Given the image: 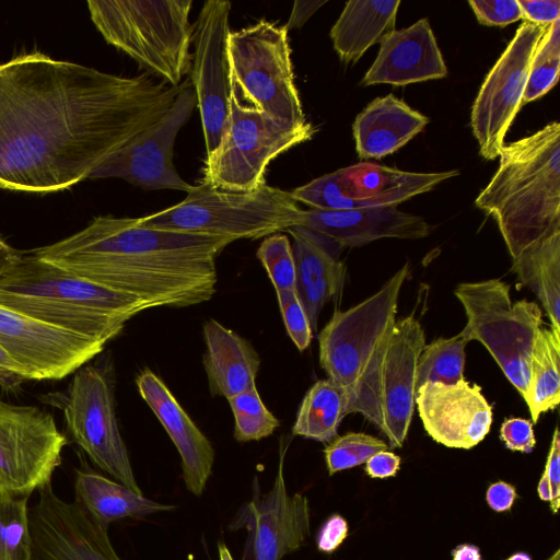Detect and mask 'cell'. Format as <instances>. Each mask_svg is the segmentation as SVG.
<instances>
[{"label":"cell","mask_w":560,"mask_h":560,"mask_svg":"<svg viewBox=\"0 0 560 560\" xmlns=\"http://www.w3.org/2000/svg\"><path fill=\"white\" fill-rule=\"evenodd\" d=\"M203 366L210 393L226 399L256 383L260 357L252 343L215 319L203 325Z\"/></svg>","instance_id":"cell-27"},{"label":"cell","mask_w":560,"mask_h":560,"mask_svg":"<svg viewBox=\"0 0 560 560\" xmlns=\"http://www.w3.org/2000/svg\"><path fill=\"white\" fill-rule=\"evenodd\" d=\"M197 107L190 79L167 112L107 158L89 178H122L145 190L173 189L189 192L194 185L184 180L173 163L174 144L179 130Z\"/></svg>","instance_id":"cell-15"},{"label":"cell","mask_w":560,"mask_h":560,"mask_svg":"<svg viewBox=\"0 0 560 560\" xmlns=\"http://www.w3.org/2000/svg\"><path fill=\"white\" fill-rule=\"evenodd\" d=\"M1 388V387H0ZM0 399H1V390H0Z\"/></svg>","instance_id":"cell-54"},{"label":"cell","mask_w":560,"mask_h":560,"mask_svg":"<svg viewBox=\"0 0 560 560\" xmlns=\"http://www.w3.org/2000/svg\"><path fill=\"white\" fill-rule=\"evenodd\" d=\"M408 275L405 265L370 298L335 311L318 335L320 366L345 390L348 413L359 412L378 429L380 372Z\"/></svg>","instance_id":"cell-5"},{"label":"cell","mask_w":560,"mask_h":560,"mask_svg":"<svg viewBox=\"0 0 560 560\" xmlns=\"http://www.w3.org/2000/svg\"><path fill=\"white\" fill-rule=\"evenodd\" d=\"M27 497L0 494V560H32Z\"/></svg>","instance_id":"cell-34"},{"label":"cell","mask_w":560,"mask_h":560,"mask_svg":"<svg viewBox=\"0 0 560 560\" xmlns=\"http://www.w3.org/2000/svg\"><path fill=\"white\" fill-rule=\"evenodd\" d=\"M231 238L145 228L138 218L100 215L81 231L30 250L75 276L139 299L149 308L211 300L215 260Z\"/></svg>","instance_id":"cell-2"},{"label":"cell","mask_w":560,"mask_h":560,"mask_svg":"<svg viewBox=\"0 0 560 560\" xmlns=\"http://www.w3.org/2000/svg\"><path fill=\"white\" fill-rule=\"evenodd\" d=\"M500 439L505 447L522 453H530L536 446L533 422L523 418L505 419L500 429Z\"/></svg>","instance_id":"cell-42"},{"label":"cell","mask_w":560,"mask_h":560,"mask_svg":"<svg viewBox=\"0 0 560 560\" xmlns=\"http://www.w3.org/2000/svg\"><path fill=\"white\" fill-rule=\"evenodd\" d=\"M451 553L453 560H482L480 549L472 544H460Z\"/></svg>","instance_id":"cell-49"},{"label":"cell","mask_w":560,"mask_h":560,"mask_svg":"<svg viewBox=\"0 0 560 560\" xmlns=\"http://www.w3.org/2000/svg\"><path fill=\"white\" fill-rule=\"evenodd\" d=\"M61 408L70 434L93 464L143 495L118 428L114 392L106 374L93 365L77 370Z\"/></svg>","instance_id":"cell-11"},{"label":"cell","mask_w":560,"mask_h":560,"mask_svg":"<svg viewBox=\"0 0 560 560\" xmlns=\"http://www.w3.org/2000/svg\"><path fill=\"white\" fill-rule=\"evenodd\" d=\"M21 254V252L13 248L0 237V273L11 266Z\"/></svg>","instance_id":"cell-50"},{"label":"cell","mask_w":560,"mask_h":560,"mask_svg":"<svg viewBox=\"0 0 560 560\" xmlns=\"http://www.w3.org/2000/svg\"><path fill=\"white\" fill-rule=\"evenodd\" d=\"M468 4L478 22L486 26L504 27L524 19L517 0H472Z\"/></svg>","instance_id":"cell-41"},{"label":"cell","mask_w":560,"mask_h":560,"mask_svg":"<svg viewBox=\"0 0 560 560\" xmlns=\"http://www.w3.org/2000/svg\"><path fill=\"white\" fill-rule=\"evenodd\" d=\"M106 343L33 319L0 304V347L27 380H59L79 370Z\"/></svg>","instance_id":"cell-18"},{"label":"cell","mask_w":560,"mask_h":560,"mask_svg":"<svg viewBox=\"0 0 560 560\" xmlns=\"http://www.w3.org/2000/svg\"><path fill=\"white\" fill-rule=\"evenodd\" d=\"M30 508L32 560H120L107 529L78 503L61 499L51 482Z\"/></svg>","instance_id":"cell-19"},{"label":"cell","mask_w":560,"mask_h":560,"mask_svg":"<svg viewBox=\"0 0 560 560\" xmlns=\"http://www.w3.org/2000/svg\"><path fill=\"white\" fill-rule=\"evenodd\" d=\"M415 402L427 433L446 447L472 448L491 429V405L481 387L465 378L425 383L416 390Z\"/></svg>","instance_id":"cell-21"},{"label":"cell","mask_w":560,"mask_h":560,"mask_svg":"<svg viewBox=\"0 0 560 560\" xmlns=\"http://www.w3.org/2000/svg\"><path fill=\"white\" fill-rule=\"evenodd\" d=\"M467 343L458 334L424 345L418 358L416 390L429 382L455 384L463 380Z\"/></svg>","instance_id":"cell-33"},{"label":"cell","mask_w":560,"mask_h":560,"mask_svg":"<svg viewBox=\"0 0 560 560\" xmlns=\"http://www.w3.org/2000/svg\"><path fill=\"white\" fill-rule=\"evenodd\" d=\"M28 381L20 365L0 347V387L13 388Z\"/></svg>","instance_id":"cell-47"},{"label":"cell","mask_w":560,"mask_h":560,"mask_svg":"<svg viewBox=\"0 0 560 560\" xmlns=\"http://www.w3.org/2000/svg\"><path fill=\"white\" fill-rule=\"evenodd\" d=\"M182 88L38 51L0 63V188L45 195L89 178L156 122Z\"/></svg>","instance_id":"cell-1"},{"label":"cell","mask_w":560,"mask_h":560,"mask_svg":"<svg viewBox=\"0 0 560 560\" xmlns=\"http://www.w3.org/2000/svg\"><path fill=\"white\" fill-rule=\"evenodd\" d=\"M66 444L50 412L0 399V494L28 497L51 482Z\"/></svg>","instance_id":"cell-13"},{"label":"cell","mask_w":560,"mask_h":560,"mask_svg":"<svg viewBox=\"0 0 560 560\" xmlns=\"http://www.w3.org/2000/svg\"><path fill=\"white\" fill-rule=\"evenodd\" d=\"M302 210L290 191L266 182L252 190L230 191L200 182L179 203L138 218L140 225L175 232L257 240L302 225Z\"/></svg>","instance_id":"cell-7"},{"label":"cell","mask_w":560,"mask_h":560,"mask_svg":"<svg viewBox=\"0 0 560 560\" xmlns=\"http://www.w3.org/2000/svg\"><path fill=\"white\" fill-rule=\"evenodd\" d=\"M459 174L406 172L371 162H360L317 177L290 191L296 202L315 210L342 211L392 208L429 192Z\"/></svg>","instance_id":"cell-12"},{"label":"cell","mask_w":560,"mask_h":560,"mask_svg":"<svg viewBox=\"0 0 560 560\" xmlns=\"http://www.w3.org/2000/svg\"><path fill=\"white\" fill-rule=\"evenodd\" d=\"M425 345L421 324L412 316L396 322L378 378L381 432L390 448L401 447L415 410L418 358Z\"/></svg>","instance_id":"cell-20"},{"label":"cell","mask_w":560,"mask_h":560,"mask_svg":"<svg viewBox=\"0 0 560 560\" xmlns=\"http://www.w3.org/2000/svg\"><path fill=\"white\" fill-rule=\"evenodd\" d=\"M399 0H351L330 30L334 49L345 63H355L374 44L395 30Z\"/></svg>","instance_id":"cell-28"},{"label":"cell","mask_w":560,"mask_h":560,"mask_svg":"<svg viewBox=\"0 0 560 560\" xmlns=\"http://www.w3.org/2000/svg\"><path fill=\"white\" fill-rule=\"evenodd\" d=\"M547 560H560V549H557Z\"/></svg>","instance_id":"cell-53"},{"label":"cell","mask_w":560,"mask_h":560,"mask_svg":"<svg viewBox=\"0 0 560 560\" xmlns=\"http://www.w3.org/2000/svg\"><path fill=\"white\" fill-rule=\"evenodd\" d=\"M348 413L345 390L329 378L314 383L300 404L292 433L327 443L337 436L338 428Z\"/></svg>","instance_id":"cell-31"},{"label":"cell","mask_w":560,"mask_h":560,"mask_svg":"<svg viewBox=\"0 0 560 560\" xmlns=\"http://www.w3.org/2000/svg\"><path fill=\"white\" fill-rule=\"evenodd\" d=\"M285 231L293 237L295 291L314 331L324 305L339 292L343 282L345 266L335 250L341 247L301 225Z\"/></svg>","instance_id":"cell-25"},{"label":"cell","mask_w":560,"mask_h":560,"mask_svg":"<svg viewBox=\"0 0 560 560\" xmlns=\"http://www.w3.org/2000/svg\"><path fill=\"white\" fill-rule=\"evenodd\" d=\"M136 384L142 399L177 448L187 490L197 497L201 495L214 463V448L211 442L156 374L145 370L138 375Z\"/></svg>","instance_id":"cell-23"},{"label":"cell","mask_w":560,"mask_h":560,"mask_svg":"<svg viewBox=\"0 0 560 560\" xmlns=\"http://www.w3.org/2000/svg\"><path fill=\"white\" fill-rule=\"evenodd\" d=\"M228 400L234 416V438L238 442L268 438L280 424L262 402L256 383Z\"/></svg>","instance_id":"cell-35"},{"label":"cell","mask_w":560,"mask_h":560,"mask_svg":"<svg viewBox=\"0 0 560 560\" xmlns=\"http://www.w3.org/2000/svg\"><path fill=\"white\" fill-rule=\"evenodd\" d=\"M512 270L536 294L551 322V329L560 335V232L514 259Z\"/></svg>","instance_id":"cell-30"},{"label":"cell","mask_w":560,"mask_h":560,"mask_svg":"<svg viewBox=\"0 0 560 560\" xmlns=\"http://www.w3.org/2000/svg\"><path fill=\"white\" fill-rule=\"evenodd\" d=\"M0 304L47 325L102 341L148 310L137 298L75 276L30 253L0 273Z\"/></svg>","instance_id":"cell-4"},{"label":"cell","mask_w":560,"mask_h":560,"mask_svg":"<svg viewBox=\"0 0 560 560\" xmlns=\"http://www.w3.org/2000/svg\"><path fill=\"white\" fill-rule=\"evenodd\" d=\"M288 444L281 442L275 482L266 494L254 480L252 499L243 504L229 525L230 529L247 530L243 560H281L295 552L310 535L311 514L307 498L289 495L284 480Z\"/></svg>","instance_id":"cell-17"},{"label":"cell","mask_w":560,"mask_h":560,"mask_svg":"<svg viewBox=\"0 0 560 560\" xmlns=\"http://www.w3.org/2000/svg\"><path fill=\"white\" fill-rule=\"evenodd\" d=\"M454 294L467 318L460 337L482 343L525 398L530 357L542 323L538 304L525 299L512 303L510 285L500 279L463 282Z\"/></svg>","instance_id":"cell-9"},{"label":"cell","mask_w":560,"mask_h":560,"mask_svg":"<svg viewBox=\"0 0 560 560\" xmlns=\"http://www.w3.org/2000/svg\"><path fill=\"white\" fill-rule=\"evenodd\" d=\"M516 497L515 487L502 480L491 483L486 492V501L495 512L510 511Z\"/></svg>","instance_id":"cell-46"},{"label":"cell","mask_w":560,"mask_h":560,"mask_svg":"<svg viewBox=\"0 0 560 560\" xmlns=\"http://www.w3.org/2000/svg\"><path fill=\"white\" fill-rule=\"evenodd\" d=\"M288 31L265 19L230 33L226 54L238 100L277 120L301 128L306 121L294 82Z\"/></svg>","instance_id":"cell-8"},{"label":"cell","mask_w":560,"mask_h":560,"mask_svg":"<svg viewBox=\"0 0 560 560\" xmlns=\"http://www.w3.org/2000/svg\"><path fill=\"white\" fill-rule=\"evenodd\" d=\"M389 446L381 439L361 433L348 432L335 438L324 448L325 462L330 476L361 464Z\"/></svg>","instance_id":"cell-37"},{"label":"cell","mask_w":560,"mask_h":560,"mask_svg":"<svg viewBox=\"0 0 560 560\" xmlns=\"http://www.w3.org/2000/svg\"><path fill=\"white\" fill-rule=\"evenodd\" d=\"M256 256L276 291L295 290V261L292 245L285 234L279 232L265 237Z\"/></svg>","instance_id":"cell-38"},{"label":"cell","mask_w":560,"mask_h":560,"mask_svg":"<svg viewBox=\"0 0 560 560\" xmlns=\"http://www.w3.org/2000/svg\"><path fill=\"white\" fill-rule=\"evenodd\" d=\"M506 560H532V558L527 552L517 551L510 556Z\"/></svg>","instance_id":"cell-52"},{"label":"cell","mask_w":560,"mask_h":560,"mask_svg":"<svg viewBox=\"0 0 560 560\" xmlns=\"http://www.w3.org/2000/svg\"><path fill=\"white\" fill-rule=\"evenodd\" d=\"M348 536V523L339 514H331L322 525L316 537L317 549L332 553Z\"/></svg>","instance_id":"cell-43"},{"label":"cell","mask_w":560,"mask_h":560,"mask_svg":"<svg viewBox=\"0 0 560 560\" xmlns=\"http://www.w3.org/2000/svg\"><path fill=\"white\" fill-rule=\"evenodd\" d=\"M326 1H299L293 4L289 21L284 24L285 30L289 32L293 28H299L322 7Z\"/></svg>","instance_id":"cell-48"},{"label":"cell","mask_w":560,"mask_h":560,"mask_svg":"<svg viewBox=\"0 0 560 560\" xmlns=\"http://www.w3.org/2000/svg\"><path fill=\"white\" fill-rule=\"evenodd\" d=\"M400 467V457L390 451H381L365 463V472L371 478L396 476Z\"/></svg>","instance_id":"cell-45"},{"label":"cell","mask_w":560,"mask_h":560,"mask_svg":"<svg viewBox=\"0 0 560 560\" xmlns=\"http://www.w3.org/2000/svg\"><path fill=\"white\" fill-rule=\"evenodd\" d=\"M74 502L105 528L117 520L143 518L175 508L148 499L120 482L91 470L77 471Z\"/></svg>","instance_id":"cell-29"},{"label":"cell","mask_w":560,"mask_h":560,"mask_svg":"<svg viewBox=\"0 0 560 560\" xmlns=\"http://www.w3.org/2000/svg\"><path fill=\"white\" fill-rule=\"evenodd\" d=\"M341 248L357 247L380 238L419 240L431 233V225L419 215L396 207L342 211L304 210L303 223Z\"/></svg>","instance_id":"cell-24"},{"label":"cell","mask_w":560,"mask_h":560,"mask_svg":"<svg viewBox=\"0 0 560 560\" xmlns=\"http://www.w3.org/2000/svg\"><path fill=\"white\" fill-rule=\"evenodd\" d=\"M560 70V19L547 26L534 52L524 103L549 92L558 82Z\"/></svg>","instance_id":"cell-36"},{"label":"cell","mask_w":560,"mask_h":560,"mask_svg":"<svg viewBox=\"0 0 560 560\" xmlns=\"http://www.w3.org/2000/svg\"><path fill=\"white\" fill-rule=\"evenodd\" d=\"M231 2H203L194 24L190 81L197 96L207 155L218 149L230 117L232 92L226 42Z\"/></svg>","instance_id":"cell-16"},{"label":"cell","mask_w":560,"mask_h":560,"mask_svg":"<svg viewBox=\"0 0 560 560\" xmlns=\"http://www.w3.org/2000/svg\"><path fill=\"white\" fill-rule=\"evenodd\" d=\"M524 20L541 26H549L560 19L559 0H517Z\"/></svg>","instance_id":"cell-44"},{"label":"cell","mask_w":560,"mask_h":560,"mask_svg":"<svg viewBox=\"0 0 560 560\" xmlns=\"http://www.w3.org/2000/svg\"><path fill=\"white\" fill-rule=\"evenodd\" d=\"M86 4L109 45L165 84H182L191 69V0H89Z\"/></svg>","instance_id":"cell-6"},{"label":"cell","mask_w":560,"mask_h":560,"mask_svg":"<svg viewBox=\"0 0 560 560\" xmlns=\"http://www.w3.org/2000/svg\"><path fill=\"white\" fill-rule=\"evenodd\" d=\"M429 118L393 94L373 100L355 118V149L363 160H380L420 133Z\"/></svg>","instance_id":"cell-26"},{"label":"cell","mask_w":560,"mask_h":560,"mask_svg":"<svg viewBox=\"0 0 560 560\" xmlns=\"http://www.w3.org/2000/svg\"><path fill=\"white\" fill-rule=\"evenodd\" d=\"M311 122L289 127L243 104L232 88L230 117L218 149L206 158L201 182L230 190H252L265 183L268 164L313 138Z\"/></svg>","instance_id":"cell-10"},{"label":"cell","mask_w":560,"mask_h":560,"mask_svg":"<svg viewBox=\"0 0 560 560\" xmlns=\"http://www.w3.org/2000/svg\"><path fill=\"white\" fill-rule=\"evenodd\" d=\"M546 28L524 21L480 86L470 126L485 160L499 158L505 135L524 104L532 59Z\"/></svg>","instance_id":"cell-14"},{"label":"cell","mask_w":560,"mask_h":560,"mask_svg":"<svg viewBox=\"0 0 560 560\" xmlns=\"http://www.w3.org/2000/svg\"><path fill=\"white\" fill-rule=\"evenodd\" d=\"M524 400L534 424L560 402V335L550 328H540L536 337Z\"/></svg>","instance_id":"cell-32"},{"label":"cell","mask_w":560,"mask_h":560,"mask_svg":"<svg viewBox=\"0 0 560 560\" xmlns=\"http://www.w3.org/2000/svg\"><path fill=\"white\" fill-rule=\"evenodd\" d=\"M499 158L475 203L497 221L514 260L560 232V124L504 144Z\"/></svg>","instance_id":"cell-3"},{"label":"cell","mask_w":560,"mask_h":560,"mask_svg":"<svg viewBox=\"0 0 560 560\" xmlns=\"http://www.w3.org/2000/svg\"><path fill=\"white\" fill-rule=\"evenodd\" d=\"M447 68L429 20L394 30L380 42L378 54L362 79L363 85L397 86L443 79Z\"/></svg>","instance_id":"cell-22"},{"label":"cell","mask_w":560,"mask_h":560,"mask_svg":"<svg viewBox=\"0 0 560 560\" xmlns=\"http://www.w3.org/2000/svg\"><path fill=\"white\" fill-rule=\"evenodd\" d=\"M282 319L293 343L300 351L308 348L313 330L295 290L276 291Z\"/></svg>","instance_id":"cell-39"},{"label":"cell","mask_w":560,"mask_h":560,"mask_svg":"<svg viewBox=\"0 0 560 560\" xmlns=\"http://www.w3.org/2000/svg\"><path fill=\"white\" fill-rule=\"evenodd\" d=\"M537 492L540 500L549 502L550 511L557 514L560 508V433L558 427H556L552 435Z\"/></svg>","instance_id":"cell-40"},{"label":"cell","mask_w":560,"mask_h":560,"mask_svg":"<svg viewBox=\"0 0 560 560\" xmlns=\"http://www.w3.org/2000/svg\"><path fill=\"white\" fill-rule=\"evenodd\" d=\"M219 560H234L230 550L223 542L218 544Z\"/></svg>","instance_id":"cell-51"}]
</instances>
